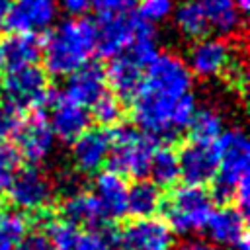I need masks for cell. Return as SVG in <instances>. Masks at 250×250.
<instances>
[{
    "label": "cell",
    "instance_id": "cell-11",
    "mask_svg": "<svg viewBox=\"0 0 250 250\" xmlns=\"http://www.w3.org/2000/svg\"><path fill=\"white\" fill-rule=\"evenodd\" d=\"M57 0H12L6 8L4 27L16 33L47 31L57 18Z\"/></svg>",
    "mask_w": 250,
    "mask_h": 250
},
{
    "label": "cell",
    "instance_id": "cell-4",
    "mask_svg": "<svg viewBox=\"0 0 250 250\" xmlns=\"http://www.w3.org/2000/svg\"><path fill=\"white\" fill-rule=\"evenodd\" d=\"M219 150V168L213 178V201L223 205L234 201L238 186L248 180V164H250V146L242 129H229L217 139Z\"/></svg>",
    "mask_w": 250,
    "mask_h": 250
},
{
    "label": "cell",
    "instance_id": "cell-37",
    "mask_svg": "<svg viewBox=\"0 0 250 250\" xmlns=\"http://www.w3.org/2000/svg\"><path fill=\"white\" fill-rule=\"evenodd\" d=\"M234 4H236L238 12H240L242 16L248 14V10H250V0H234Z\"/></svg>",
    "mask_w": 250,
    "mask_h": 250
},
{
    "label": "cell",
    "instance_id": "cell-20",
    "mask_svg": "<svg viewBox=\"0 0 250 250\" xmlns=\"http://www.w3.org/2000/svg\"><path fill=\"white\" fill-rule=\"evenodd\" d=\"M143 74H145V66L139 64L125 51L111 57L109 64L105 68L107 86H111L113 96H117V100L121 104H129L135 98V94L141 86Z\"/></svg>",
    "mask_w": 250,
    "mask_h": 250
},
{
    "label": "cell",
    "instance_id": "cell-30",
    "mask_svg": "<svg viewBox=\"0 0 250 250\" xmlns=\"http://www.w3.org/2000/svg\"><path fill=\"white\" fill-rule=\"evenodd\" d=\"M20 158L21 156L16 145L0 139V189H6L10 186L14 174L20 170Z\"/></svg>",
    "mask_w": 250,
    "mask_h": 250
},
{
    "label": "cell",
    "instance_id": "cell-3",
    "mask_svg": "<svg viewBox=\"0 0 250 250\" xmlns=\"http://www.w3.org/2000/svg\"><path fill=\"white\" fill-rule=\"evenodd\" d=\"M213 197L203 186L184 184L174 188L164 201H160L162 221L176 234H193L205 230L215 207Z\"/></svg>",
    "mask_w": 250,
    "mask_h": 250
},
{
    "label": "cell",
    "instance_id": "cell-27",
    "mask_svg": "<svg viewBox=\"0 0 250 250\" xmlns=\"http://www.w3.org/2000/svg\"><path fill=\"white\" fill-rule=\"evenodd\" d=\"M188 129H189L191 141L217 143V139L225 131V121H223V115L217 109L203 107V109H195Z\"/></svg>",
    "mask_w": 250,
    "mask_h": 250
},
{
    "label": "cell",
    "instance_id": "cell-25",
    "mask_svg": "<svg viewBox=\"0 0 250 250\" xmlns=\"http://www.w3.org/2000/svg\"><path fill=\"white\" fill-rule=\"evenodd\" d=\"M174 21L184 37H189L195 41L205 37L209 31L207 18L197 0H184L174 12Z\"/></svg>",
    "mask_w": 250,
    "mask_h": 250
},
{
    "label": "cell",
    "instance_id": "cell-2",
    "mask_svg": "<svg viewBox=\"0 0 250 250\" xmlns=\"http://www.w3.org/2000/svg\"><path fill=\"white\" fill-rule=\"evenodd\" d=\"M96 53V23L84 16H74L49 31L41 57L45 72L53 76H68L78 70Z\"/></svg>",
    "mask_w": 250,
    "mask_h": 250
},
{
    "label": "cell",
    "instance_id": "cell-19",
    "mask_svg": "<svg viewBox=\"0 0 250 250\" xmlns=\"http://www.w3.org/2000/svg\"><path fill=\"white\" fill-rule=\"evenodd\" d=\"M107 92L105 68L98 62H86L68 74L64 94L84 107H92Z\"/></svg>",
    "mask_w": 250,
    "mask_h": 250
},
{
    "label": "cell",
    "instance_id": "cell-15",
    "mask_svg": "<svg viewBox=\"0 0 250 250\" xmlns=\"http://www.w3.org/2000/svg\"><path fill=\"white\" fill-rule=\"evenodd\" d=\"M47 105L51 107V115L47 119L57 139L64 143H72L76 137H80L90 127L92 117H90L88 107L76 104L64 92L53 90V96Z\"/></svg>",
    "mask_w": 250,
    "mask_h": 250
},
{
    "label": "cell",
    "instance_id": "cell-36",
    "mask_svg": "<svg viewBox=\"0 0 250 250\" xmlns=\"http://www.w3.org/2000/svg\"><path fill=\"white\" fill-rule=\"evenodd\" d=\"M172 250H219L215 244H209L205 240H199V238H189V240H184L182 244H178L176 248Z\"/></svg>",
    "mask_w": 250,
    "mask_h": 250
},
{
    "label": "cell",
    "instance_id": "cell-31",
    "mask_svg": "<svg viewBox=\"0 0 250 250\" xmlns=\"http://www.w3.org/2000/svg\"><path fill=\"white\" fill-rule=\"evenodd\" d=\"M174 10V0H139V16L150 23L166 20Z\"/></svg>",
    "mask_w": 250,
    "mask_h": 250
},
{
    "label": "cell",
    "instance_id": "cell-38",
    "mask_svg": "<svg viewBox=\"0 0 250 250\" xmlns=\"http://www.w3.org/2000/svg\"><path fill=\"white\" fill-rule=\"evenodd\" d=\"M6 8H8V0H0V31L4 27V18H6Z\"/></svg>",
    "mask_w": 250,
    "mask_h": 250
},
{
    "label": "cell",
    "instance_id": "cell-16",
    "mask_svg": "<svg viewBox=\"0 0 250 250\" xmlns=\"http://www.w3.org/2000/svg\"><path fill=\"white\" fill-rule=\"evenodd\" d=\"M205 230L217 246L229 250H250V240L246 232V213L236 205H223L213 211Z\"/></svg>",
    "mask_w": 250,
    "mask_h": 250
},
{
    "label": "cell",
    "instance_id": "cell-13",
    "mask_svg": "<svg viewBox=\"0 0 250 250\" xmlns=\"http://www.w3.org/2000/svg\"><path fill=\"white\" fill-rule=\"evenodd\" d=\"M180 164V178L186 184L205 186L213 182L219 168V150L217 143H201V141H188L182 145L178 152Z\"/></svg>",
    "mask_w": 250,
    "mask_h": 250
},
{
    "label": "cell",
    "instance_id": "cell-28",
    "mask_svg": "<svg viewBox=\"0 0 250 250\" xmlns=\"http://www.w3.org/2000/svg\"><path fill=\"white\" fill-rule=\"evenodd\" d=\"M27 236V219L20 211H0V250H16Z\"/></svg>",
    "mask_w": 250,
    "mask_h": 250
},
{
    "label": "cell",
    "instance_id": "cell-22",
    "mask_svg": "<svg viewBox=\"0 0 250 250\" xmlns=\"http://www.w3.org/2000/svg\"><path fill=\"white\" fill-rule=\"evenodd\" d=\"M61 221L72 225L74 229H82V230H100L105 225V219L94 195L82 189L70 195H64L61 203Z\"/></svg>",
    "mask_w": 250,
    "mask_h": 250
},
{
    "label": "cell",
    "instance_id": "cell-34",
    "mask_svg": "<svg viewBox=\"0 0 250 250\" xmlns=\"http://www.w3.org/2000/svg\"><path fill=\"white\" fill-rule=\"evenodd\" d=\"M16 250H55V248L45 232H35V234L25 236Z\"/></svg>",
    "mask_w": 250,
    "mask_h": 250
},
{
    "label": "cell",
    "instance_id": "cell-17",
    "mask_svg": "<svg viewBox=\"0 0 250 250\" xmlns=\"http://www.w3.org/2000/svg\"><path fill=\"white\" fill-rule=\"evenodd\" d=\"M111 145V133L105 127L86 129L72 141V164L80 174H98L105 164Z\"/></svg>",
    "mask_w": 250,
    "mask_h": 250
},
{
    "label": "cell",
    "instance_id": "cell-23",
    "mask_svg": "<svg viewBox=\"0 0 250 250\" xmlns=\"http://www.w3.org/2000/svg\"><path fill=\"white\" fill-rule=\"evenodd\" d=\"M209 29H215L221 35H234L242 27V14L238 12L234 0H197Z\"/></svg>",
    "mask_w": 250,
    "mask_h": 250
},
{
    "label": "cell",
    "instance_id": "cell-1",
    "mask_svg": "<svg viewBox=\"0 0 250 250\" xmlns=\"http://www.w3.org/2000/svg\"><path fill=\"white\" fill-rule=\"evenodd\" d=\"M186 61L174 53H158L145 68L141 86L131 104L133 121L150 137L174 139L178 137V105L186 94L191 92V78Z\"/></svg>",
    "mask_w": 250,
    "mask_h": 250
},
{
    "label": "cell",
    "instance_id": "cell-39",
    "mask_svg": "<svg viewBox=\"0 0 250 250\" xmlns=\"http://www.w3.org/2000/svg\"><path fill=\"white\" fill-rule=\"evenodd\" d=\"M2 84H4V78H2V68H0V94H2Z\"/></svg>",
    "mask_w": 250,
    "mask_h": 250
},
{
    "label": "cell",
    "instance_id": "cell-9",
    "mask_svg": "<svg viewBox=\"0 0 250 250\" xmlns=\"http://www.w3.org/2000/svg\"><path fill=\"white\" fill-rule=\"evenodd\" d=\"M16 148L20 156H23L29 164L43 162L55 148V133L49 125L47 115L41 109L31 111L29 117L21 119L16 133Z\"/></svg>",
    "mask_w": 250,
    "mask_h": 250
},
{
    "label": "cell",
    "instance_id": "cell-18",
    "mask_svg": "<svg viewBox=\"0 0 250 250\" xmlns=\"http://www.w3.org/2000/svg\"><path fill=\"white\" fill-rule=\"evenodd\" d=\"M127 191L129 186L125 176L113 170H105L96 176L92 195L105 221H115L127 215Z\"/></svg>",
    "mask_w": 250,
    "mask_h": 250
},
{
    "label": "cell",
    "instance_id": "cell-32",
    "mask_svg": "<svg viewBox=\"0 0 250 250\" xmlns=\"http://www.w3.org/2000/svg\"><path fill=\"white\" fill-rule=\"evenodd\" d=\"M20 121H21V113L14 109L10 104L2 102L0 104V139H6L10 135L14 137Z\"/></svg>",
    "mask_w": 250,
    "mask_h": 250
},
{
    "label": "cell",
    "instance_id": "cell-14",
    "mask_svg": "<svg viewBox=\"0 0 250 250\" xmlns=\"http://www.w3.org/2000/svg\"><path fill=\"white\" fill-rule=\"evenodd\" d=\"M139 14L119 12L100 16L96 21V53L104 59H111L123 53L135 37Z\"/></svg>",
    "mask_w": 250,
    "mask_h": 250
},
{
    "label": "cell",
    "instance_id": "cell-24",
    "mask_svg": "<svg viewBox=\"0 0 250 250\" xmlns=\"http://www.w3.org/2000/svg\"><path fill=\"white\" fill-rule=\"evenodd\" d=\"M160 188L154 182L139 178L127 191V213L135 215V219L152 217L160 209Z\"/></svg>",
    "mask_w": 250,
    "mask_h": 250
},
{
    "label": "cell",
    "instance_id": "cell-7",
    "mask_svg": "<svg viewBox=\"0 0 250 250\" xmlns=\"http://www.w3.org/2000/svg\"><path fill=\"white\" fill-rule=\"evenodd\" d=\"M6 189L10 201L20 211L39 213L51 203L55 195V182L37 164H31L27 168H20Z\"/></svg>",
    "mask_w": 250,
    "mask_h": 250
},
{
    "label": "cell",
    "instance_id": "cell-21",
    "mask_svg": "<svg viewBox=\"0 0 250 250\" xmlns=\"http://www.w3.org/2000/svg\"><path fill=\"white\" fill-rule=\"evenodd\" d=\"M41 39L35 33H8L0 37V68L18 70L35 64L41 59Z\"/></svg>",
    "mask_w": 250,
    "mask_h": 250
},
{
    "label": "cell",
    "instance_id": "cell-26",
    "mask_svg": "<svg viewBox=\"0 0 250 250\" xmlns=\"http://www.w3.org/2000/svg\"><path fill=\"white\" fill-rule=\"evenodd\" d=\"M148 174L152 176V182L158 188H170L178 182L180 178V164H178V152L170 146H156L152 160H150V168Z\"/></svg>",
    "mask_w": 250,
    "mask_h": 250
},
{
    "label": "cell",
    "instance_id": "cell-33",
    "mask_svg": "<svg viewBox=\"0 0 250 250\" xmlns=\"http://www.w3.org/2000/svg\"><path fill=\"white\" fill-rule=\"evenodd\" d=\"M137 0H90V8L98 12V16L105 14H119V12H131V6Z\"/></svg>",
    "mask_w": 250,
    "mask_h": 250
},
{
    "label": "cell",
    "instance_id": "cell-8",
    "mask_svg": "<svg viewBox=\"0 0 250 250\" xmlns=\"http://www.w3.org/2000/svg\"><path fill=\"white\" fill-rule=\"evenodd\" d=\"M174 232L164 221L143 217L127 223L113 234V246L117 250H172Z\"/></svg>",
    "mask_w": 250,
    "mask_h": 250
},
{
    "label": "cell",
    "instance_id": "cell-12",
    "mask_svg": "<svg viewBox=\"0 0 250 250\" xmlns=\"http://www.w3.org/2000/svg\"><path fill=\"white\" fill-rule=\"evenodd\" d=\"M232 61L234 49L227 37H201L191 45L186 64L191 74L213 78L225 74Z\"/></svg>",
    "mask_w": 250,
    "mask_h": 250
},
{
    "label": "cell",
    "instance_id": "cell-35",
    "mask_svg": "<svg viewBox=\"0 0 250 250\" xmlns=\"http://www.w3.org/2000/svg\"><path fill=\"white\" fill-rule=\"evenodd\" d=\"M62 10L70 16H84L90 10V0H59Z\"/></svg>",
    "mask_w": 250,
    "mask_h": 250
},
{
    "label": "cell",
    "instance_id": "cell-6",
    "mask_svg": "<svg viewBox=\"0 0 250 250\" xmlns=\"http://www.w3.org/2000/svg\"><path fill=\"white\" fill-rule=\"evenodd\" d=\"M2 94L6 104L23 113L43 109L49 104L53 90L49 88L47 72L35 64H29L8 72V78L2 84Z\"/></svg>",
    "mask_w": 250,
    "mask_h": 250
},
{
    "label": "cell",
    "instance_id": "cell-29",
    "mask_svg": "<svg viewBox=\"0 0 250 250\" xmlns=\"http://www.w3.org/2000/svg\"><path fill=\"white\" fill-rule=\"evenodd\" d=\"M92 109V117L100 127H113L121 121L123 117V104L117 100V96H113L109 90L90 107Z\"/></svg>",
    "mask_w": 250,
    "mask_h": 250
},
{
    "label": "cell",
    "instance_id": "cell-10",
    "mask_svg": "<svg viewBox=\"0 0 250 250\" xmlns=\"http://www.w3.org/2000/svg\"><path fill=\"white\" fill-rule=\"evenodd\" d=\"M43 219L45 234L55 250H113V234L100 230H80L64 221L47 219V209L37 213Z\"/></svg>",
    "mask_w": 250,
    "mask_h": 250
},
{
    "label": "cell",
    "instance_id": "cell-5",
    "mask_svg": "<svg viewBox=\"0 0 250 250\" xmlns=\"http://www.w3.org/2000/svg\"><path fill=\"white\" fill-rule=\"evenodd\" d=\"M156 146L158 141L148 133L129 125H119L111 133V145L105 164L109 166V170L121 176L143 178L148 174Z\"/></svg>",
    "mask_w": 250,
    "mask_h": 250
}]
</instances>
